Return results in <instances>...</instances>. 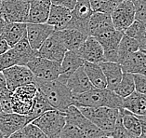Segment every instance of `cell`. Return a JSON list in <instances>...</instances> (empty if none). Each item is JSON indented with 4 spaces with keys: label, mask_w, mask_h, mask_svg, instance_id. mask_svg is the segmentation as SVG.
I'll return each instance as SVG.
<instances>
[{
    "label": "cell",
    "mask_w": 146,
    "mask_h": 138,
    "mask_svg": "<svg viewBox=\"0 0 146 138\" xmlns=\"http://www.w3.org/2000/svg\"><path fill=\"white\" fill-rule=\"evenodd\" d=\"M66 114V121L73 123L74 125L78 127L87 138H97L102 134H106L103 131L98 128L95 124H93L90 119L86 118L76 105H71L67 108L65 112Z\"/></svg>",
    "instance_id": "ba28073f"
},
{
    "label": "cell",
    "mask_w": 146,
    "mask_h": 138,
    "mask_svg": "<svg viewBox=\"0 0 146 138\" xmlns=\"http://www.w3.org/2000/svg\"><path fill=\"white\" fill-rule=\"evenodd\" d=\"M35 85L37 91L42 93L51 107L60 112H66L72 105L73 93L66 86V84L60 82L59 79L50 81L35 80Z\"/></svg>",
    "instance_id": "7a4b0ae2"
},
{
    "label": "cell",
    "mask_w": 146,
    "mask_h": 138,
    "mask_svg": "<svg viewBox=\"0 0 146 138\" xmlns=\"http://www.w3.org/2000/svg\"><path fill=\"white\" fill-rule=\"evenodd\" d=\"M122 0H90L93 12H104L111 14Z\"/></svg>",
    "instance_id": "d6a6232c"
},
{
    "label": "cell",
    "mask_w": 146,
    "mask_h": 138,
    "mask_svg": "<svg viewBox=\"0 0 146 138\" xmlns=\"http://www.w3.org/2000/svg\"><path fill=\"white\" fill-rule=\"evenodd\" d=\"M60 138H87V137L78 127H76V125H74L73 123H71L69 121H66L63 128L62 129V132H60Z\"/></svg>",
    "instance_id": "d590c367"
},
{
    "label": "cell",
    "mask_w": 146,
    "mask_h": 138,
    "mask_svg": "<svg viewBox=\"0 0 146 138\" xmlns=\"http://www.w3.org/2000/svg\"><path fill=\"white\" fill-rule=\"evenodd\" d=\"M72 105L76 107H106L111 108H121L123 105V98L113 91L92 88L90 91L80 94H73Z\"/></svg>",
    "instance_id": "6da1fadb"
},
{
    "label": "cell",
    "mask_w": 146,
    "mask_h": 138,
    "mask_svg": "<svg viewBox=\"0 0 146 138\" xmlns=\"http://www.w3.org/2000/svg\"><path fill=\"white\" fill-rule=\"evenodd\" d=\"M2 112V109H1V107H0V113Z\"/></svg>",
    "instance_id": "db71d44e"
},
{
    "label": "cell",
    "mask_w": 146,
    "mask_h": 138,
    "mask_svg": "<svg viewBox=\"0 0 146 138\" xmlns=\"http://www.w3.org/2000/svg\"><path fill=\"white\" fill-rule=\"evenodd\" d=\"M131 1H132V0H131Z\"/></svg>",
    "instance_id": "9f6ffc18"
},
{
    "label": "cell",
    "mask_w": 146,
    "mask_h": 138,
    "mask_svg": "<svg viewBox=\"0 0 146 138\" xmlns=\"http://www.w3.org/2000/svg\"><path fill=\"white\" fill-rule=\"evenodd\" d=\"M111 135L113 136V138H140L135 135V134L131 133L129 131H127L123 126L119 113H118V117H117V119L115 125V129H113Z\"/></svg>",
    "instance_id": "8d00e7d4"
},
{
    "label": "cell",
    "mask_w": 146,
    "mask_h": 138,
    "mask_svg": "<svg viewBox=\"0 0 146 138\" xmlns=\"http://www.w3.org/2000/svg\"><path fill=\"white\" fill-rule=\"evenodd\" d=\"M9 49H10V47L7 43V41L2 37V36H0V54L4 53Z\"/></svg>",
    "instance_id": "ee69618b"
},
{
    "label": "cell",
    "mask_w": 146,
    "mask_h": 138,
    "mask_svg": "<svg viewBox=\"0 0 146 138\" xmlns=\"http://www.w3.org/2000/svg\"><path fill=\"white\" fill-rule=\"evenodd\" d=\"M124 33L116 29H111L96 36L100 44L102 45L103 49V56L104 60L107 62H116L117 63V51H118V45L122 38Z\"/></svg>",
    "instance_id": "7c38bea8"
},
{
    "label": "cell",
    "mask_w": 146,
    "mask_h": 138,
    "mask_svg": "<svg viewBox=\"0 0 146 138\" xmlns=\"http://www.w3.org/2000/svg\"><path fill=\"white\" fill-rule=\"evenodd\" d=\"M7 91H9L8 87H7V83H6V79L4 77L2 72H0V96L5 93Z\"/></svg>",
    "instance_id": "7bdbcfd3"
},
{
    "label": "cell",
    "mask_w": 146,
    "mask_h": 138,
    "mask_svg": "<svg viewBox=\"0 0 146 138\" xmlns=\"http://www.w3.org/2000/svg\"><path fill=\"white\" fill-rule=\"evenodd\" d=\"M37 89L35 83H29L16 88L11 91V105L13 112L26 115L33 105Z\"/></svg>",
    "instance_id": "8992f818"
},
{
    "label": "cell",
    "mask_w": 146,
    "mask_h": 138,
    "mask_svg": "<svg viewBox=\"0 0 146 138\" xmlns=\"http://www.w3.org/2000/svg\"><path fill=\"white\" fill-rule=\"evenodd\" d=\"M9 91L15 90L22 85L34 83L35 77L26 65H15L2 71Z\"/></svg>",
    "instance_id": "30bf717a"
},
{
    "label": "cell",
    "mask_w": 146,
    "mask_h": 138,
    "mask_svg": "<svg viewBox=\"0 0 146 138\" xmlns=\"http://www.w3.org/2000/svg\"><path fill=\"white\" fill-rule=\"evenodd\" d=\"M86 118L96 126L103 131L106 134L111 135L118 117L119 109L106 107H76Z\"/></svg>",
    "instance_id": "3957f363"
},
{
    "label": "cell",
    "mask_w": 146,
    "mask_h": 138,
    "mask_svg": "<svg viewBox=\"0 0 146 138\" xmlns=\"http://www.w3.org/2000/svg\"><path fill=\"white\" fill-rule=\"evenodd\" d=\"M35 77V80H55L60 74V63L42 57H35L26 65Z\"/></svg>",
    "instance_id": "5b68a950"
},
{
    "label": "cell",
    "mask_w": 146,
    "mask_h": 138,
    "mask_svg": "<svg viewBox=\"0 0 146 138\" xmlns=\"http://www.w3.org/2000/svg\"><path fill=\"white\" fill-rule=\"evenodd\" d=\"M50 1L51 4L65 7V8L72 10L74 9V7L76 6L77 0H50Z\"/></svg>",
    "instance_id": "60d3db41"
},
{
    "label": "cell",
    "mask_w": 146,
    "mask_h": 138,
    "mask_svg": "<svg viewBox=\"0 0 146 138\" xmlns=\"http://www.w3.org/2000/svg\"><path fill=\"white\" fill-rule=\"evenodd\" d=\"M119 114L121 117V121H122V124L125 128L129 131L131 133L140 137L141 133V126L138 116L123 107L119 108Z\"/></svg>",
    "instance_id": "4dcf8cb0"
},
{
    "label": "cell",
    "mask_w": 146,
    "mask_h": 138,
    "mask_svg": "<svg viewBox=\"0 0 146 138\" xmlns=\"http://www.w3.org/2000/svg\"><path fill=\"white\" fill-rule=\"evenodd\" d=\"M26 1L30 3V2H32V1H34V0H26Z\"/></svg>",
    "instance_id": "816d5d0a"
},
{
    "label": "cell",
    "mask_w": 146,
    "mask_h": 138,
    "mask_svg": "<svg viewBox=\"0 0 146 138\" xmlns=\"http://www.w3.org/2000/svg\"><path fill=\"white\" fill-rule=\"evenodd\" d=\"M140 49H143V51H146V40L140 46Z\"/></svg>",
    "instance_id": "681fc988"
},
{
    "label": "cell",
    "mask_w": 146,
    "mask_h": 138,
    "mask_svg": "<svg viewBox=\"0 0 146 138\" xmlns=\"http://www.w3.org/2000/svg\"><path fill=\"white\" fill-rule=\"evenodd\" d=\"M66 86L73 94H80L93 88L84 67L81 66L71 75L66 81Z\"/></svg>",
    "instance_id": "ffe728a7"
},
{
    "label": "cell",
    "mask_w": 146,
    "mask_h": 138,
    "mask_svg": "<svg viewBox=\"0 0 146 138\" xmlns=\"http://www.w3.org/2000/svg\"><path fill=\"white\" fill-rule=\"evenodd\" d=\"M10 48L26 36V23H6L1 34Z\"/></svg>",
    "instance_id": "d4e9b609"
},
{
    "label": "cell",
    "mask_w": 146,
    "mask_h": 138,
    "mask_svg": "<svg viewBox=\"0 0 146 138\" xmlns=\"http://www.w3.org/2000/svg\"><path fill=\"white\" fill-rule=\"evenodd\" d=\"M88 1H90V0H88Z\"/></svg>",
    "instance_id": "11a10c76"
},
{
    "label": "cell",
    "mask_w": 146,
    "mask_h": 138,
    "mask_svg": "<svg viewBox=\"0 0 146 138\" xmlns=\"http://www.w3.org/2000/svg\"><path fill=\"white\" fill-rule=\"evenodd\" d=\"M76 51L85 62L100 63L105 61L102 47L95 37L88 36Z\"/></svg>",
    "instance_id": "9a60e30c"
},
{
    "label": "cell",
    "mask_w": 146,
    "mask_h": 138,
    "mask_svg": "<svg viewBox=\"0 0 146 138\" xmlns=\"http://www.w3.org/2000/svg\"><path fill=\"white\" fill-rule=\"evenodd\" d=\"M23 131L28 138H48L43 131L32 122L27 123L23 127Z\"/></svg>",
    "instance_id": "f35d334b"
},
{
    "label": "cell",
    "mask_w": 146,
    "mask_h": 138,
    "mask_svg": "<svg viewBox=\"0 0 146 138\" xmlns=\"http://www.w3.org/2000/svg\"><path fill=\"white\" fill-rule=\"evenodd\" d=\"M51 7L50 0H34L30 2L27 22L30 23H47L49 9Z\"/></svg>",
    "instance_id": "d6986e66"
},
{
    "label": "cell",
    "mask_w": 146,
    "mask_h": 138,
    "mask_svg": "<svg viewBox=\"0 0 146 138\" xmlns=\"http://www.w3.org/2000/svg\"><path fill=\"white\" fill-rule=\"evenodd\" d=\"M111 15L113 28L121 32L129 27L135 20V9L131 0H122L113 10Z\"/></svg>",
    "instance_id": "8fae6325"
},
{
    "label": "cell",
    "mask_w": 146,
    "mask_h": 138,
    "mask_svg": "<svg viewBox=\"0 0 146 138\" xmlns=\"http://www.w3.org/2000/svg\"><path fill=\"white\" fill-rule=\"evenodd\" d=\"M113 29L111 15L104 12H93L88 24V35L96 37L104 32Z\"/></svg>",
    "instance_id": "ac0fdd59"
},
{
    "label": "cell",
    "mask_w": 146,
    "mask_h": 138,
    "mask_svg": "<svg viewBox=\"0 0 146 138\" xmlns=\"http://www.w3.org/2000/svg\"><path fill=\"white\" fill-rule=\"evenodd\" d=\"M120 65L123 72L146 76V51L140 49L120 63Z\"/></svg>",
    "instance_id": "44dd1931"
},
{
    "label": "cell",
    "mask_w": 146,
    "mask_h": 138,
    "mask_svg": "<svg viewBox=\"0 0 146 138\" xmlns=\"http://www.w3.org/2000/svg\"><path fill=\"white\" fill-rule=\"evenodd\" d=\"M56 33L67 51H77L88 37V35L71 28L58 30Z\"/></svg>",
    "instance_id": "7402d4cb"
},
{
    "label": "cell",
    "mask_w": 146,
    "mask_h": 138,
    "mask_svg": "<svg viewBox=\"0 0 146 138\" xmlns=\"http://www.w3.org/2000/svg\"><path fill=\"white\" fill-rule=\"evenodd\" d=\"M66 122V114L53 109L42 114L32 123L39 127L48 138H60V134Z\"/></svg>",
    "instance_id": "277c9868"
},
{
    "label": "cell",
    "mask_w": 146,
    "mask_h": 138,
    "mask_svg": "<svg viewBox=\"0 0 146 138\" xmlns=\"http://www.w3.org/2000/svg\"><path fill=\"white\" fill-rule=\"evenodd\" d=\"M71 20L67 24L66 28L76 29L88 35V21L93 13L88 0H77L76 6L72 9Z\"/></svg>",
    "instance_id": "9c48e42d"
},
{
    "label": "cell",
    "mask_w": 146,
    "mask_h": 138,
    "mask_svg": "<svg viewBox=\"0 0 146 138\" xmlns=\"http://www.w3.org/2000/svg\"><path fill=\"white\" fill-rule=\"evenodd\" d=\"M1 3H2V0H0V8H1Z\"/></svg>",
    "instance_id": "f5cc1de1"
},
{
    "label": "cell",
    "mask_w": 146,
    "mask_h": 138,
    "mask_svg": "<svg viewBox=\"0 0 146 138\" xmlns=\"http://www.w3.org/2000/svg\"><path fill=\"white\" fill-rule=\"evenodd\" d=\"M29 8L26 0H2L0 16L6 23H26Z\"/></svg>",
    "instance_id": "52a82bcc"
},
{
    "label": "cell",
    "mask_w": 146,
    "mask_h": 138,
    "mask_svg": "<svg viewBox=\"0 0 146 138\" xmlns=\"http://www.w3.org/2000/svg\"><path fill=\"white\" fill-rule=\"evenodd\" d=\"M53 109L54 108L50 105V104L47 100V98L45 97V95L42 93H40L39 91H37L34 97L32 107L25 115L27 123L32 122L34 119H37L38 117L44 114L45 112H47L48 110H53Z\"/></svg>",
    "instance_id": "4316f807"
},
{
    "label": "cell",
    "mask_w": 146,
    "mask_h": 138,
    "mask_svg": "<svg viewBox=\"0 0 146 138\" xmlns=\"http://www.w3.org/2000/svg\"><path fill=\"white\" fill-rule=\"evenodd\" d=\"M135 9V20L146 23V0H132Z\"/></svg>",
    "instance_id": "74e56055"
},
{
    "label": "cell",
    "mask_w": 146,
    "mask_h": 138,
    "mask_svg": "<svg viewBox=\"0 0 146 138\" xmlns=\"http://www.w3.org/2000/svg\"><path fill=\"white\" fill-rule=\"evenodd\" d=\"M140 119L141 126V133L140 138H146V116H138Z\"/></svg>",
    "instance_id": "b9f144b4"
},
{
    "label": "cell",
    "mask_w": 146,
    "mask_h": 138,
    "mask_svg": "<svg viewBox=\"0 0 146 138\" xmlns=\"http://www.w3.org/2000/svg\"><path fill=\"white\" fill-rule=\"evenodd\" d=\"M55 31L54 27L47 23H26V37L31 47L35 51L40 48L43 42Z\"/></svg>",
    "instance_id": "5bb4252c"
},
{
    "label": "cell",
    "mask_w": 146,
    "mask_h": 138,
    "mask_svg": "<svg viewBox=\"0 0 146 138\" xmlns=\"http://www.w3.org/2000/svg\"><path fill=\"white\" fill-rule=\"evenodd\" d=\"M146 40V24H145V28H144V31H143V34H142V37H141V39L140 41V46L143 43V42Z\"/></svg>",
    "instance_id": "7dc6e473"
},
{
    "label": "cell",
    "mask_w": 146,
    "mask_h": 138,
    "mask_svg": "<svg viewBox=\"0 0 146 138\" xmlns=\"http://www.w3.org/2000/svg\"><path fill=\"white\" fill-rule=\"evenodd\" d=\"M9 138H28V136L25 134V133H24L23 128H22L16 131L15 133H13Z\"/></svg>",
    "instance_id": "f6af8a7d"
},
{
    "label": "cell",
    "mask_w": 146,
    "mask_h": 138,
    "mask_svg": "<svg viewBox=\"0 0 146 138\" xmlns=\"http://www.w3.org/2000/svg\"><path fill=\"white\" fill-rule=\"evenodd\" d=\"M145 24L146 23L141 22V21L134 20L133 23L125 30L124 34L134 38V39H136L139 42V44H140V41L141 39L142 34H143V31L145 28Z\"/></svg>",
    "instance_id": "836d02e7"
},
{
    "label": "cell",
    "mask_w": 146,
    "mask_h": 138,
    "mask_svg": "<svg viewBox=\"0 0 146 138\" xmlns=\"http://www.w3.org/2000/svg\"><path fill=\"white\" fill-rule=\"evenodd\" d=\"M0 138H4V136H3V134L1 133V132H0Z\"/></svg>",
    "instance_id": "f907efd6"
},
{
    "label": "cell",
    "mask_w": 146,
    "mask_h": 138,
    "mask_svg": "<svg viewBox=\"0 0 146 138\" xmlns=\"http://www.w3.org/2000/svg\"><path fill=\"white\" fill-rule=\"evenodd\" d=\"M122 107L137 116H146V94L133 91L127 97L123 98Z\"/></svg>",
    "instance_id": "484cf974"
},
{
    "label": "cell",
    "mask_w": 146,
    "mask_h": 138,
    "mask_svg": "<svg viewBox=\"0 0 146 138\" xmlns=\"http://www.w3.org/2000/svg\"><path fill=\"white\" fill-rule=\"evenodd\" d=\"M5 24H6L5 20L3 19L1 16H0V36H1L2 32H3V29H4V27H5Z\"/></svg>",
    "instance_id": "bcb514c9"
},
{
    "label": "cell",
    "mask_w": 146,
    "mask_h": 138,
    "mask_svg": "<svg viewBox=\"0 0 146 138\" xmlns=\"http://www.w3.org/2000/svg\"><path fill=\"white\" fill-rule=\"evenodd\" d=\"M97 138H113V136L112 135H109V134H102V135H100Z\"/></svg>",
    "instance_id": "c3c4849f"
},
{
    "label": "cell",
    "mask_w": 146,
    "mask_h": 138,
    "mask_svg": "<svg viewBox=\"0 0 146 138\" xmlns=\"http://www.w3.org/2000/svg\"><path fill=\"white\" fill-rule=\"evenodd\" d=\"M71 12L72 10L65 7L51 4L47 23L54 27L55 31L64 29L71 20Z\"/></svg>",
    "instance_id": "603a6c76"
},
{
    "label": "cell",
    "mask_w": 146,
    "mask_h": 138,
    "mask_svg": "<svg viewBox=\"0 0 146 138\" xmlns=\"http://www.w3.org/2000/svg\"><path fill=\"white\" fill-rule=\"evenodd\" d=\"M102 72L104 74L106 82H107V89L113 91L120 82L122 79L123 71L121 65L116 62H102L99 63Z\"/></svg>",
    "instance_id": "cb8c5ba5"
},
{
    "label": "cell",
    "mask_w": 146,
    "mask_h": 138,
    "mask_svg": "<svg viewBox=\"0 0 146 138\" xmlns=\"http://www.w3.org/2000/svg\"><path fill=\"white\" fill-rule=\"evenodd\" d=\"M66 51L67 49L63 46L56 31L53 32L36 51L38 57L59 63H62Z\"/></svg>",
    "instance_id": "4fadbf2b"
},
{
    "label": "cell",
    "mask_w": 146,
    "mask_h": 138,
    "mask_svg": "<svg viewBox=\"0 0 146 138\" xmlns=\"http://www.w3.org/2000/svg\"><path fill=\"white\" fill-rule=\"evenodd\" d=\"M84 70L86 72L88 79L91 82L92 86L98 89H105L107 87V82L104 74L102 72V69L101 68L99 63L85 62Z\"/></svg>",
    "instance_id": "f1b7e54d"
},
{
    "label": "cell",
    "mask_w": 146,
    "mask_h": 138,
    "mask_svg": "<svg viewBox=\"0 0 146 138\" xmlns=\"http://www.w3.org/2000/svg\"><path fill=\"white\" fill-rule=\"evenodd\" d=\"M135 91L142 94H146V76L141 74H133Z\"/></svg>",
    "instance_id": "ab89813d"
},
{
    "label": "cell",
    "mask_w": 146,
    "mask_h": 138,
    "mask_svg": "<svg viewBox=\"0 0 146 138\" xmlns=\"http://www.w3.org/2000/svg\"><path fill=\"white\" fill-rule=\"evenodd\" d=\"M15 65H19V61L12 48L9 49L4 53L0 54V72Z\"/></svg>",
    "instance_id": "e575fe53"
},
{
    "label": "cell",
    "mask_w": 146,
    "mask_h": 138,
    "mask_svg": "<svg viewBox=\"0 0 146 138\" xmlns=\"http://www.w3.org/2000/svg\"><path fill=\"white\" fill-rule=\"evenodd\" d=\"M113 91L122 98L127 97L129 95L132 93L133 91H135L133 74L123 72L122 79H121L120 82L116 86L115 89L113 90Z\"/></svg>",
    "instance_id": "1f68e13d"
},
{
    "label": "cell",
    "mask_w": 146,
    "mask_h": 138,
    "mask_svg": "<svg viewBox=\"0 0 146 138\" xmlns=\"http://www.w3.org/2000/svg\"><path fill=\"white\" fill-rule=\"evenodd\" d=\"M84 63L85 61L76 51H67L60 63V74L57 79L66 84L68 77L79 67L83 66Z\"/></svg>",
    "instance_id": "e0dca14e"
},
{
    "label": "cell",
    "mask_w": 146,
    "mask_h": 138,
    "mask_svg": "<svg viewBox=\"0 0 146 138\" xmlns=\"http://www.w3.org/2000/svg\"><path fill=\"white\" fill-rule=\"evenodd\" d=\"M139 49H140V44H139V42L136 39H134V38L124 34L118 45L117 63L119 65L122 63L130 55H132L134 52H136Z\"/></svg>",
    "instance_id": "f546056e"
},
{
    "label": "cell",
    "mask_w": 146,
    "mask_h": 138,
    "mask_svg": "<svg viewBox=\"0 0 146 138\" xmlns=\"http://www.w3.org/2000/svg\"><path fill=\"white\" fill-rule=\"evenodd\" d=\"M11 48L15 51L20 65H26L32 60L37 57L36 51L31 47L26 36L23 37L20 41H18Z\"/></svg>",
    "instance_id": "83f0119b"
},
{
    "label": "cell",
    "mask_w": 146,
    "mask_h": 138,
    "mask_svg": "<svg viewBox=\"0 0 146 138\" xmlns=\"http://www.w3.org/2000/svg\"><path fill=\"white\" fill-rule=\"evenodd\" d=\"M27 124L25 115L15 112L0 113V132L4 138H9L16 131L23 128Z\"/></svg>",
    "instance_id": "2e32d148"
}]
</instances>
